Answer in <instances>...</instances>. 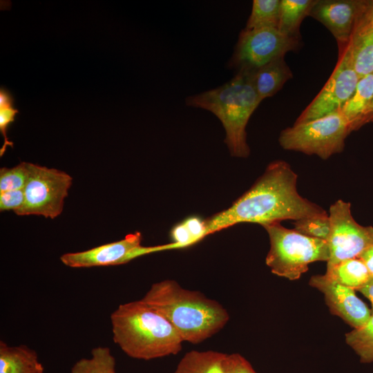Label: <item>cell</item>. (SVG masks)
<instances>
[{"instance_id": "22", "label": "cell", "mask_w": 373, "mask_h": 373, "mask_svg": "<svg viewBox=\"0 0 373 373\" xmlns=\"http://www.w3.org/2000/svg\"><path fill=\"white\" fill-rule=\"evenodd\" d=\"M70 373H116L115 359L108 347H96L91 350L90 358L77 361Z\"/></svg>"}, {"instance_id": "16", "label": "cell", "mask_w": 373, "mask_h": 373, "mask_svg": "<svg viewBox=\"0 0 373 373\" xmlns=\"http://www.w3.org/2000/svg\"><path fill=\"white\" fill-rule=\"evenodd\" d=\"M373 99V73L360 78L352 97L340 112L347 121L350 133L360 128Z\"/></svg>"}, {"instance_id": "10", "label": "cell", "mask_w": 373, "mask_h": 373, "mask_svg": "<svg viewBox=\"0 0 373 373\" xmlns=\"http://www.w3.org/2000/svg\"><path fill=\"white\" fill-rule=\"evenodd\" d=\"M360 79L345 47L339 51L338 61L326 84L294 124L314 120L339 111L353 95Z\"/></svg>"}, {"instance_id": "9", "label": "cell", "mask_w": 373, "mask_h": 373, "mask_svg": "<svg viewBox=\"0 0 373 373\" xmlns=\"http://www.w3.org/2000/svg\"><path fill=\"white\" fill-rule=\"evenodd\" d=\"M329 258L327 267L358 258L363 251L373 245V227L361 225L354 220L350 202L336 200L329 207Z\"/></svg>"}, {"instance_id": "29", "label": "cell", "mask_w": 373, "mask_h": 373, "mask_svg": "<svg viewBox=\"0 0 373 373\" xmlns=\"http://www.w3.org/2000/svg\"><path fill=\"white\" fill-rule=\"evenodd\" d=\"M222 368L223 373H257L250 363L238 353L225 354Z\"/></svg>"}, {"instance_id": "27", "label": "cell", "mask_w": 373, "mask_h": 373, "mask_svg": "<svg viewBox=\"0 0 373 373\" xmlns=\"http://www.w3.org/2000/svg\"><path fill=\"white\" fill-rule=\"evenodd\" d=\"M371 32H373V0H363L351 40L365 36Z\"/></svg>"}, {"instance_id": "14", "label": "cell", "mask_w": 373, "mask_h": 373, "mask_svg": "<svg viewBox=\"0 0 373 373\" xmlns=\"http://www.w3.org/2000/svg\"><path fill=\"white\" fill-rule=\"evenodd\" d=\"M247 75L258 97L262 101L277 93L293 74L284 57L276 59Z\"/></svg>"}, {"instance_id": "2", "label": "cell", "mask_w": 373, "mask_h": 373, "mask_svg": "<svg viewBox=\"0 0 373 373\" xmlns=\"http://www.w3.org/2000/svg\"><path fill=\"white\" fill-rule=\"evenodd\" d=\"M141 300L164 316L184 341L192 344L216 334L229 320L220 303L199 291L186 289L173 280L153 284Z\"/></svg>"}, {"instance_id": "13", "label": "cell", "mask_w": 373, "mask_h": 373, "mask_svg": "<svg viewBox=\"0 0 373 373\" xmlns=\"http://www.w3.org/2000/svg\"><path fill=\"white\" fill-rule=\"evenodd\" d=\"M363 0H317L309 15L336 39L339 51L350 43Z\"/></svg>"}, {"instance_id": "18", "label": "cell", "mask_w": 373, "mask_h": 373, "mask_svg": "<svg viewBox=\"0 0 373 373\" xmlns=\"http://www.w3.org/2000/svg\"><path fill=\"white\" fill-rule=\"evenodd\" d=\"M325 275L330 280L354 290H358L370 277L367 267L359 258L345 260L327 267Z\"/></svg>"}, {"instance_id": "28", "label": "cell", "mask_w": 373, "mask_h": 373, "mask_svg": "<svg viewBox=\"0 0 373 373\" xmlns=\"http://www.w3.org/2000/svg\"><path fill=\"white\" fill-rule=\"evenodd\" d=\"M25 204L23 189L0 192V211H12L20 216Z\"/></svg>"}, {"instance_id": "30", "label": "cell", "mask_w": 373, "mask_h": 373, "mask_svg": "<svg viewBox=\"0 0 373 373\" xmlns=\"http://www.w3.org/2000/svg\"><path fill=\"white\" fill-rule=\"evenodd\" d=\"M358 258L365 264L370 276H373V245L363 251Z\"/></svg>"}, {"instance_id": "21", "label": "cell", "mask_w": 373, "mask_h": 373, "mask_svg": "<svg viewBox=\"0 0 373 373\" xmlns=\"http://www.w3.org/2000/svg\"><path fill=\"white\" fill-rule=\"evenodd\" d=\"M280 0H254L245 29L277 28L279 23Z\"/></svg>"}, {"instance_id": "19", "label": "cell", "mask_w": 373, "mask_h": 373, "mask_svg": "<svg viewBox=\"0 0 373 373\" xmlns=\"http://www.w3.org/2000/svg\"><path fill=\"white\" fill-rule=\"evenodd\" d=\"M225 354L209 350H192L186 353L174 373H223Z\"/></svg>"}, {"instance_id": "23", "label": "cell", "mask_w": 373, "mask_h": 373, "mask_svg": "<svg viewBox=\"0 0 373 373\" xmlns=\"http://www.w3.org/2000/svg\"><path fill=\"white\" fill-rule=\"evenodd\" d=\"M345 341L359 356L361 363L373 362V314L363 325L347 333Z\"/></svg>"}, {"instance_id": "32", "label": "cell", "mask_w": 373, "mask_h": 373, "mask_svg": "<svg viewBox=\"0 0 373 373\" xmlns=\"http://www.w3.org/2000/svg\"><path fill=\"white\" fill-rule=\"evenodd\" d=\"M373 122V99L369 108L363 119L362 125H365L369 122Z\"/></svg>"}, {"instance_id": "24", "label": "cell", "mask_w": 373, "mask_h": 373, "mask_svg": "<svg viewBox=\"0 0 373 373\" xmlns=\"http://www.w3.org/2000/svg\"><path fill=\"white\" fill-rule=\"evenodd\" d=\"M294 229L306 236L327 241L330 221L327 213L300 218L294 222Z\"/></svg>"}, {"instance_id": "31", "label": "cell", "mask_w": 373, "mask_h": 373, "mask_svg": "<svg viewBox=\"0 0 373 373\" xmlns=\"http://www.w3.org/2000/svg\"><path fill=\"white\" fill-rule=\"evenodd\" d=\"M358 291H359L371 302V314H373V276H370L368 280L363 286H361Z\"/></svg>"}, {"instance_id": "8", "label": "cell", "mask_w": 373, "mask_h": 373, "mask_svg": "<svg viewBox=\"0 0 373 373\" xmlns=\"http://www.w3.org/2000/svg\"><path fill=\"white\" fill-rule=\"evenodd\" d=\"M29 166V176L23 189L25 204L20 216L56 218L63 211L73 178L59 169L32 163Z\"/></svg>"}, {"instance_id": "5", "label": "cell", "mask_w": 373, "mask_h": 373, "mask_svg": "<svg viewBox=\"0 0 373 373\" xmlns=\"http://www.w3.org/2000/svg\"><path fill=\"white\" fill-rule=\"evenodd\" d=\"M267 231L270 248L265 262L274 274L295 280L316 261L329 258L327 241L313 238L285 228L280 222L262 226Z\"/></svg>"}, {"instance_id": "25", "label": "cell", "mask_w": 373, "mask_h": 373, "mask_svg": "<svg viewBox=\"0 0 373 373\" xmlns=\"http://www.w3.org/2000/svg\"><path fill=\"white\" fill-rule=\"evenodd\" d=\"M15 99L11 93L6 88L0 89V132L4 142L0 149V157H2L7 146L13 147L14 144L7 136V130L10 124L15 119L19 111L14 107Z\"/></svg>"}, {"instance_id": "4", "label": "cell", "mask_w": 373, "mask_h": 373, "mask_svg": "<svg viewBox=\"0 0 373 373\" xmlns=\"http://www.w3.org/2000/svg\"><path fill=\"white\" fill-rule=\"evenodd\" d=\"M261 102L249 77L241 73L220 86L185 99L186 105L209 111L218 118L230 154L242 158L249 155L246 127Z\"/></svg>"}, {"instance_id": "3", "label": "cell", "mask_w": 373, "mask_h": 373, "mask_svg": "<svg viewBox=\"0 0 373 373\" xmlns=\"http://www.w3.org/2000/svg\"><path fill=\"white\" fill-rule=\"evenodd\" d=\"M111 322L114 343L131 358L151 360L182 350L184 341L175 328L141 299L119 305Z\"/></svg>"}, {"instance_id": "20", "label": "cell", "mask_w": 373, "mask_h": 373, "mask_svg": "<svg viewBox=\"0 0 373 373\" xmlns=\"http://www.w3.org/2000/svg\"><path fill=\"white\" fill-rule=\"evenodd\" d=\"M346 47L360 78L373 73V32L351 40Z\"/></svg>"}, {"instance_id": "11", "label": "cell", "mask_w": 373, "mask_h": 373, "mask_svg": "<svg viewBox=\"0 0 373 373\" xmlns=\"http://www.w3.org/2000/svg\"><path fill=\"white\" fill-rule=\"evenodd\" d=\"M142 233L136 231L118 241L86 251L64 254L60 260L64 265L72 268L115 266L126 264L146 254L171 249L170 244L145 247L142 245Z\"/></svg>"}, {"instance_id": "7", "label": "cell", "mask_w": 373, "mask_h": 373, "mask_svg": "<svg viewBox=\"0 0 373 373\" xmlns=\"http://www.w3.org/2000/svg\"><path fill=\"white\" fill-rule=\"evenodd\" d=\"M300 46V38L285 35L277 28H245L239 34L227 66L236 73L251 74Z\"/></svg>"}, {"instance_id": "6", "label": "cell", "mask_w": 373, "mask_h": 373, "mask_svg": "<svg viewBox=\"0 0 373 373\" xmlns=\"http://www.w3.org/2000/svg\"><path fill=\"white\" fill-rule=\"evenodd\" d=\"M350 133L349 125L339 111L314 120L294 124L280 132L278 142L285 150L327 160L343 151L345 140Z\"/></svg>"}, {"instance_id": "15", "label": "cell", "mask_w": 373, "mask_h": 373, "mask_svg": "<svg viewBox=\"0 0 373 373\" xmlns=\"http://www.w3.org/2000/svg\"><path fill=\"white\" fill-rule=\"evenodd\" d=\"M37 352L25 345L10 346L0 341V373H44Z\"/></svg>"}, {"instance_id": "1", "label": "cell", "mask_w": 373, "mask_h": 373, "mask_svg": "<svg viewBox=\"0 0 373 373\" xmlns=\"http://www.w3.org/2000/svg\"><path fill=\"white\" fill-rule=\"evenodd\" d=\"M298 175L285 161L268 164L263 174L227 209L206 219L208 235L240 222L265 224L327 213L297 190Z\"/></svg>"}, {"instance_id": "12", "label": "cell", "mask_w": 373, "mask_h": 373, "mask_svg": "<svg viewBox=\"0 0 373 373\" xmlns=\"http://www.w3.org/2000/svg\"><path fill=\"white\" fill-rule=\"evenodd\" d=\"M309 284L323 294L330 312L353 328L361 327L371 316V310L356 295L354 289L330 280L325 274L312 276Z\"/></svg>"}, {"instance_id": "17", "label": "cell", "mask_w": 373, "mask_h": 373, "mask_svg": "<svg viewBox=\"0 0 373 373\" xmlns=\"http://www.w3.org/2000/svg\"><path fill=\"white\" fill-rule=\"evenodd\" d=\"M317 0H280L278 30L285 35L300 38V26L309 15Z\"/></svg>"}, {"instance_id": "26", "label": "cell", "mask_w": 373, "mask_h": 373, "mask_svg": "<svg viewBox=\"0 0 373 373\" xmlns=\"http://www.w3.org/2000/svg\"><path fill=\"white\" fill-rule=\"evenodd\" d=\"M29 164L21 162L12 168H1L0 192L23 189L29 176Z\"/></svg>"}]
</instances>
